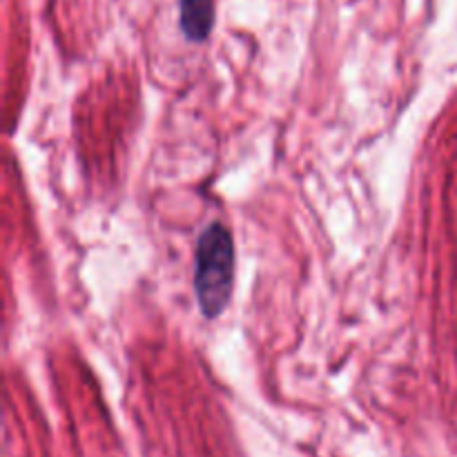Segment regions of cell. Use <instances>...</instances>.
<instances>
[{
  "instance_id": "obj_1",
  "label": "cell",
  "mask_w": 457,
  "mask_h": 457,
  "mask_svg": "<svg viewBox=\"0 0 457 457\" xmlns=\"http://www.w3.org/2000/svg\"><path fill=\"white\" fill-rule=\"evenodd\" d=\"M195 293L208 320L221 315L230 303L235 286V241L221 223H212L201 235L195 257Z\"/></svg>"
},
{
  "instance_id": "obj_2",
  "label": "cell",
  "mask_w": 457,
  "mask_h": 457,
  "mask_svg": "<svg viewBox=\"0 0 457 457\" xmlns=\"http://www.w3.org/2000/svg\"><path fill=\"white\" fill-rule=\"evenodd\" d=\"M181 29L187 40L201 43L214 27V0H179Z\"/></svg>"
}]
</instances>
